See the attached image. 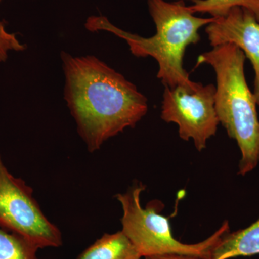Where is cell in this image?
<instances>
[{
    "instance_id": "277c9868",
    "label": "cell",
    "mask_w": 259,
    "mask_h": 259,
    "mask_svg": "<svg viewBox=\"0 0 259 259\" xmlns=\"http://www.w3.org/2000/svg\"><path fill=\"white\" fill-rule=\"evenodd\" d=\"M146 190L142 183L134 185L124 194H116L122 209V231L131 240L143 258L167 254L192 255L210 258L213 248L230 231L225 221L212 235L197 243H185L172 233L169 218L160 212L163 206L158 201L148 202L143 207L141 195Z\"/></svg>"
},
{
    "instance_id": "ba28073f",
    "label": "cell",
    "mask_w": 259,
    "mask_h": 259,
    "mask_svg": "<svg viewBox=\"0 0 259 259\" xmlns=\"http://www.w3.org/2000/svg\"><path fill=\"white\" fill-rule=\"evenodd\" d=\"M259 255V218L248 228L226 233L213 248L210 259Z\"/></svg>"
},
{
    "instance_id": "8992f818",
    "label": "cell",
    "mask_w": 259,
    "mask_h": 259,
    "mask_svg": "<svg viewBox=\"0 0 259 259\" xmlns=\"http://www.w3.org/2000/svg\"><path fill=\"white\" fill-rule=\"evenodd\" d=\"M216 88L198 83L194 90L182 86L165 87L161 117L166 122H175L184 141L192 139L197 151H203L207 141L217 132L220 122L215 106Z\"/></svg>"
},
{
    "instance_id": "3957f363",
    "label": "cell",
    "mask_w": 259,
    "mask_h": 259,
    "mask_svg": "<svg viewBox=\"0 0 259 259\" xmlns=\"http://www.w3.org/2000/svg\"><path fill=\"white\" fill-rule=\"evenodd\" d=\"M244 53L225 44L199 56L197 66L210 65L216 74L214 106L220 123L239 146V175L253 171L259 161V120L257 102L245 76Z\"/></svg>"
},
{
    "instance_id": "5b68a950",
    "label": "cell",
    "mask_w": 259,
    "mask_h": 259,
    "mask_svg": "<svg viewBox=\"0 0 259 259\" xmlns=\"http://www.w3.org/2000/svg\"><path fill=\"white\" fill-rule=\"evenodd\" d=\"M0 227L20 235L39 249L63 244L59 228L51 222L25 181L10 173L0 156Z\"/></svg>"
},
{
    "instance_id": "5bb4252c",
    "label": "cell",
    "mask_w": 259,
    "mask_h": 259,
    "mask_svg": "<svg viewBox=\"0 0 259 259\" xmlns=\"http://www.w3.org/2000/svg\"><path fill=\"white\" fill-rule=\"evenodd\" d=\"M2 0H0V3H1Z\"/></svg>"
},
{
    "instance_id": "7a4b0ae2",
    "label": "cell",
    "mask_w": 259,
    "mask_h": 259,
    "mask_svg": "<svg viewBox=\"0 0 259 259\" xmlns=\"http://www.w3.org/2000/svg\"><path fill=\"white\" fill-rule=\"evenodd\" d=\"M148 6L156 25V33L150 37L124 31L103 16L90 17L85 27L92 32L105 30L124 39L136 57L153 58L158 64L157 78L165 87L182 86L194 90L198 82L192 81L184 68L186 49L200 40L199 30L216 18L195 16L183 0L175 3L148 0Z\"/></svg>"
},
{
    "instance_id": "8fae6325",
    "label": "cell",
    "mask_w": 259,
    "mask_h": 259,
    "mask_svg": "<svg viewBox=\"0 0 259 259\" xmlns=\"http://www.w3.org/2000/svg\"><path fill=\"white\" fill-rule=\"evenodd\" d=\"M36 245L0 227V259H38Z\"/></svg>"
},
{
    "instance_id": "30bf717a",
    "label": "cell",
    "mask_w": 259,
    "mask_h": 259,
    "mask_svg": "<svg viewBox=\"0 0 259 259\" xmlns=\"http://www.w3.org/2000/svg\"><path fill=\"white\" fill-rule=\"evenodd\" d=\"M185 1V0H183ZM192 3L189 8L193 14H208L212 18L226 16L233 8H242L255 15L259 22V0H187Z\"/></svg>"
},
{
    "instance_id": "52a82bcc",
    "label": "cell",
    "mask_w": 259,
    "mask_h": 259,
    "mask_svg": "<svg viewBox=\"0 0 259 259\" xmlns=\"http://www.w3.org/2000/svg\"><path fill=\"white\" fill-rule=\"evenodd\" d=\"M205 32L212 48L234 44L249 59L255 74L253 93L259 105V22L255 15L244 8H233L207 25Z\"/></svg>"
},
{
    "instance_id": "9c48e42d",
    "label": "cell",
    "mask_w": 259,
    "mask_h": 259,
    "mask_svg": "<svg viewBox=\"0 0 259 259\" xmlns=\"http://www.w3.org/2000/svg\"><path fill=\"white\" fill-rule=\"evenodd\" d=\"M143 257L123 231L105 233L76 259H141Z\"/></svg>"
},
{
    "instance_id": "6da1fadb",
    "label": "cell",
    "mask_w": 259,
    "mask_h": 259,
    "mask_svg": "<svg viewBox=\"0 0 259 259\" xmlns=\"http://www.w3.org/2000/svg\"><path fill=\"white\" fill-rule=\"evenodd\" d=\"M61 56L64 99L90 152L134 127L146 115L147 98L105 62L94 56L73 57L64 51Z\"/></svg>"
},
{
    "instance_id": "7c38bea8",
    "label": "cell",
    "mask_w": 259,
    "mask_h": 259,
    "mask_svg": "<svg viewBox=\"0 0 259 259\" xmlns=\"http://www.w3.org/2000/svg\"><path fill=\"white\" fill-rule=\"evenodd\" d=\"M26 45L19 41L14 33L7 31L4 23L0 22V63L8 59L10 51H23Z\"/></svg>"
},
{
    "instance_id": "4fadbf2b",
    "label": "cell",
    "mask_w": 259,
    "mask_h": 259,
    "mask_svg": "<svg viewBox=\"0 0 259 259\" xmlns=\"http://www.w3.org/2000/svg\"><path fill=\"white\" fill-rule=\"evenodd\" d=\"M144 259H210L203 258L200 257L192 256V255L167 254L162 255H155V256L146 257Z\"/></svg>"
}]
</instances>
